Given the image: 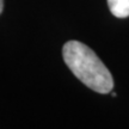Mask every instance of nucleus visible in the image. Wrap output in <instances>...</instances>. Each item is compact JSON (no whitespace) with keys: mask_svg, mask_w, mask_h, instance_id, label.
<instances>
[{"mask_svg":"<svg viewBox=\"0 0 129 129\" xmlns=\"http://www.w3.org/2000/svg\"><path fill=\"white\" fill-rule=\"evenodd\" d=\"M3 9H4V0H0V13L3 12Z\"/></svg>","mask_w":129,"mask_h":129,"instance_id":"7ed1b4c3","label":"nucleus"},{"mask_svg":"<svg viewBox=\"0 0 129 129\" xmlns=\"http://www.w3.org/2000/svg\"><path fill=\"white\" fill-rule=\"evenodd\" d=\"M63 61L87 87L102 94L111 92L114 79L96 53L79 41H68L62 48Z\"/></svg>","mask_w":129,"mask_h":129,"instance_id":"f257e3e1","label":"nucleus"},{"mask_svg":"<svg viewBox=\"0 0 129 129\" xmlns=\"http://www.w3.org/2000/svg\"><path fill=\"white\" fill-rule=\"evenodd\" d=\"M111 13L117 18L129 17V0H108Z\"/></svg>","mask_w":129,"mask_h":129,"instance_id":"f03ea898","label":"nucleus"}]
</instances>
